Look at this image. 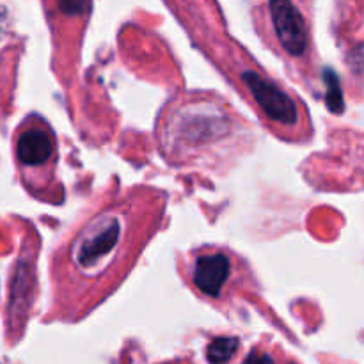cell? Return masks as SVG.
<instances>
[{
  "label": "cell",
  "mask_w": 364,
  "mask_h": 364,
  "mask_svg": "<svg viewBox=\"0 0 364 364\" xmlns=\"http://www.w3.org/2000/svg\"><path fill=\"white\" fill-rule=\"evenodd\" d=\"M89 7H91V0H46V11L50 14V20L57 27L64 23L85 27Z\"/></svg>",
  "instance_id": "cell-6"
},
{
  "label": "cell",
  "mask_w": 364,
  "mask_h": 364,
  "mask_svg": "<svg viewBox=\"0 0 364 364\" xmlns=\"http://www.w3.org/2000/svg\"><path fill=\"white\" fill-rule=\"evenodd\" d=\"M13 155L18 174L28 194L55 203L57 139L52 127L38 114H31L18 124L13 135Z\"/></svg>",
  "instance_id": "cell-4"
},
{
  "label": "cell",
  "mask_w": 364,
  "mask_h": 364,
  "mask_svg": "<svg viewBox=\"0 0 364 364\" xmlns=\"http://www.w3.org/2000/svg\"><path fill=\"white\" fill-rule=\"evenodd\" d=\"M256 28L309 91L318 89V57L313 43L311 0H259Z\"/></svg>",
  "instance_id": "cell-3"
},
{
  "label": "cell",
  "mask_w": 364,
  "mask_h": 364,
  "mask_svg": "<svg viewBox=\"0 0 364 364\" xmlns=\"http://www.w3.org/2000/svg\"><path fill=\"white\" fill-rule=\"evenodd\" d=\"M238 348L237 338H217L208 347V359L213 364H223L230 361Z\"/></svg>",
  "instance_id": "cell-7"
},
{
  "label": "cell",
  "mask_w": 364,
  "mask_h": 364,
  "mask_svg": "<svg viewBox=\"0 0 364 364\" xmlns=\"http://www.w3.org/2000/svg\"><path fill=\"white\" fill-rule=\"evenodd\" d=\"M244 364H272V361H270L269 355H263L259 352H251V355L245 359Z\"/></svg>",
  "instance_id": "cell-8"
},
{
  "label": "cell",
  "mask_w": 364,
  "mask_h": 364,
  "mask_svg": "<svg viewBox=\"0 0 364 364\" xmlns=\"http://www.w3.org/2000/svg\"><path fill=\"white\" fill-rule=\"evenodd\" d=\"M180 272L188 288L208 301H220L231 288L252 279L244 259L219 245L192 249L180 262Z\"/></svg>",
  "instance_id": "cell-5"
},
{
  "label": "cell",
  "mask_w": 364,
  "mask_h": 364,
  "mask_svg": "<svg viewBox=\"0 0 364 364\" xmlns=\"http://www.w3.org/2000/svg\"><path fill=\"white\" fill-rule=\"evenodd\" d=\"M155 139L169 166L219 169L249 151L255 134L220 95L187 91L160 110Z\"/></svg>",
  "instance_id": "cell-2"
},
{
  "label": "cell",
  "mask_w": 364,
  "mask_h": 364,
  "mask_svg": "<svg viewBox=\"0 0 364 364\" xmlns=\"http://www.w3.org/2000/svg\"><path fill=\"white\" fill-rule=\"evenodd\" d=\"M166 203L164 191L134 187L96 206L53 252L57 295L84 304L116 290L159 231Z\"/></svg>",
  "instance_id": "cell-1"
}]
</instances>
